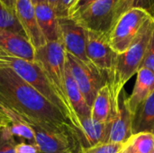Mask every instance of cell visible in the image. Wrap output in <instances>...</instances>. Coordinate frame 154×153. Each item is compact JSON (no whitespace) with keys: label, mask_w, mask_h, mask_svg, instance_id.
I'll return each mask as SVG.
<instances>
[{"label":"cell","mask_w":154,"mask_h":153,"mask_svg":"<svg viewBox=\"0 0 154 153\" xmlns=\"http://www.w3.org/2000/svg\"><path fill=\"white\" fill-rule=\"evenodd\" d=\"M0 100L45 129H76L57 106L9 69H0Z\"/></svg>","instance_id":"1"},{"label":"cell","mask_w":154,"mask_h":153,"mask_svg":"<svg viewBox=\"0 0 154 153\" xmlns=\"http://www.w3.org/2000/svg\"><path fill=\"white\" fill-rule=\"evenodd\" d=\"M153 29L154 18L152 17L143 24L129 48L125 52L117 54L114 66L107 75V83L115 107L118 106L119 96L124 87L142 67Z\"/></svg>","instance_id":"2"},{"label":"cell","mask_w":154,"mask_h":153,"mask_svg":"<svg viewBox=\"0 0 154 153\" xmlns=\"http://www.w3.org/2000/svg\"><path fill=\"white\" fill-rule=\"evenodd\" d=\"M0 69H12L23 81L36 89L47 100L57 106L79 130V121L72 110L60 99L42 69L34 62L0 51Z\"/></svg>","instance_id":"3"},{"label":"cell","mask_w":154,"mask_h":153,"mask_svg":"<svg viewBox=\"0 0 154 153\" xmlns=\"http://www.w3.org/2000/svg\"><path fill=\"white\" fill-rule=\"evenodd\" d=\"M66 56L67 51L60 40L49 41L39 49L34 50L33 61L42 69L60 99L72 110L67 98L65 88Z\"/></svg>","instance_id":"4"},{"label":"cell","mask_w":154,"mask_h":153,"mask_svg":"<svg viewBox=\"0 0 154 153\" xmlns=\"http://www.w3.org/2000/svg\"><path fill=\"white\" fill-rule=\"evenodd\" d=\"M18 115L24 124L32 129L35 145L39 153H79L80 151L81 144L76 129L48 130L27 120L19 113Z\"/></svg>","instance_id":"5"},{"label":"cell","mask_w":154,"mask_h":153,"mask_svg":"<svg viewBox=\"0 0 154 153\" xmlns=\"http://www.w3.org/2000/svg\"><path fill=\"white\" fill-rule=\"evenodd\" d=\"M152 17L142 9H133L121 15L108 33L109 43L114 51L117 54L125 52L138 36L143 24Z\"/></svg>","instance_id":"6"},{"label":"cell","mask_w":154,"mask_h":153,"mask_svg":"<svg viewBox=\"0 0 154 153\" xmlns=\"http://www.w3.org/2000/svg\"><path fill=\"white\" fill-rule=\"evenodd\" d=\"M66 58L67 66L75 82L91 107L98 90L107 82V76L68 52Z\"/></svg>","instance_id":"7"},{"label":"cell","mask_w":154,"mask_h":153,"mask_svg":"<svg viewBox=\"0 0 154 153\" xmlns=\"http://www.w3.org/2000/svg\"><path fill=\"white\" fill-rule=\"evenodd\" d=\"M118 0H97L83 12L72 17L86 30L109 33L116 23V6Z\"/></svg>","instance_id":"8"},{"label":"cell","mask_w":154,"mask_h":153,"mask_svg":"<svg viewBox=\"0 0 154 153\" xmlns=\"http://www.w3.org/2000/svg\"><path fill=\"white\" fill-rule=\"evenodd\" d=\"M86 33V54L88 61L95 69L107 76L117 56L110 46L108 33L88 30Z\"/></svg>","instance_id":"9"},{"label":"cell","mask_w":154,"mask_h":153,"mask_svg":"<svg viewBox=\"0 0 154 153\" xmlns=\"http://www.w3.org/2000/svg\"><path fill=\"white\" fill-rule=\"evenodd\" d=\"M60 40L66 51L83 62L91 65L86 54L87 30L70 16L58 17Z\"/></svg>","instance_id":"10"},{"label":"cell","mask_w":154,"mask_h":153,"mask_svg":"<svg viewBox=\"0 0 154 153\" xmlns=\"http://www.w3.org/2000/svg\"><path fill=\"white\" fill-rule=\"evenodd\" d=\"M126 96L123 90L119 96L118 107L108 124V134L106 143L124 144L132 135L133 115L126 104Z\"/></svg>","instance_id":"11"},{"label":"cell","mask_w":154,"mask_h":153,"mask_svg":"<svg viewBox=\"0 0 154 153\" xmlns=\"http://www.w3.org/2000/svg\"><path fill=\"white\" fill-rule=\"evenodd\" d=\"M14 13L33 49L45 45L47 41L39 27L33 3L31 0H17Z\"/></svg>","instance_id":"12"},{"label":"cell","mask_w":154,"mask_h":153,"mask_svg":"<svg viewBox=\"0 0 154 153\" xmlns=\"http://www.w3.org/2000/svg\"><path fill=\"white\" fill-rule=\"evenodd\" d=\"M0 51L29 61L34 58V49L28 39L5 29H0Z\"/></svg>","instance_id":"13"},{"label":"cell","mask_w":154,"mask_h":153,"mask_svg":"<svg viewBox=\"0 0 154 153\" xmlns=\"http://www.w3.org/2000/svg\"><path fill=\"white\" fill-rule=\"evenodd\" d=\"M153 92L154 72L146 68H141L136 73L134 87L131 95L126 97V104L132 115Z\"/></svg>","instance_id":"14"},{"label":"cell","mask_w":154,"mask_h":153,"mask_svg":"<svg viewBox=\"0 0 154 153\" xmlns=\"http://www.w3.org/2000/svg\"><path fill=\"white\" fill-rule=\"evenodd\" d=\"M79 137L81 148H91L106 143L108 134V124L93 120L90 116L79 119Z\"/></svg>","instance_id":"15"},{"label":"cell","mask_w":154,"mask_h":153,"mask_svg":"<svg viewBox=\"0 0 154 153\" xmlns=\"http://www.w3.org/2000/svg\"><path fill=\"white\" fill-rule=\"evenodd\" d=\"M34 8L39 27L46 41H60L59 20L55 9L47 1L34 5Z\"/></svg>","instance_id":"16"},{"label":"cell","mask_w":154,"mask_h":153,"mask_svg":"<svg viewBox=\"0 0 154 153\" xmlns=\"http://www.w3.org/2000/svg\"><path fill=\"white\" fill-rule=\"evenodd\" d=\"M117 107L118 106L115 107L113 105L109 85L106 82L98 90L94 99V102L91 106L90 117L97 122L107 124L113 115L116 113Z\"/></svg>","instance_id":"17"},{"label":"cell","mask_w":154,"mask_h":153,"mask_svg":"<svg viewBox=\"0 0 154 153\" xmlns=\"http://www.w3.org/2000/svg\"><path fill=\"white\" fill-rule=\"evenodd\" d=\"M65 88L66 95L69 103L76 115L78 121L80 118L89 117L91 113V107L88 105L84 96L79 90L77 83L75 82L66 61V72H65Z\"/></svg>","instance_id":"18"},{"label":"cell","mask_w":154,"mask_h":153,"mask_svg":"<svg viewBox=\"0 0 154 153\" xmlns=\"http://www.w3.org/2000/svg\"><path fill=\"white\" fill-rule=\"evenodd\" d=\"M154 130V92L138 107L133 115V134L139 133H152Z\"/></svg>","instance_id":"19"},{"label":"cell","mask_w":154,"mask_h":153,"mask_svg":"<svg viewBox=\"0 0 154 153\" xmlns=\"http://www.w3.org/2000/svg\"><path fill=\"white\" fill-rule=\"evenodd\" d=\"M123 150L134 153H152L154 151V134L147 132L133 134L123 144Z\"/></svg>","instance_id":"20"},{"label":"cell","mask_w":154,"mask_h":153,"mask_svg":"<svg viewBox=\"0 0 154 153\" xmlns=\"http://www.w3.org/2000/svg\"><path fill=\"white\" fill-rule=\"evenodd\" d=\"M133 9H142L154 18V0H118L116 6V22L125 13Z\"/></svg>","instance_id":"21"},{"label":"cell","mask_w":154,"mask_h":153,"mask_svg":"<svg viewBox=\"0 0 154 153\" xmlns=\"http://www.w3.org/2000/svg\"><path fill=\"white\" fill-rule=\"evenodd\" d=\"M0 29H5L26 37L23 29L18 22L15 13L6 8L0 1ZM27 38V37H26Z\"/></svg>","instance_id":"22"},{"label":"cell","mask_w":154,"mask_h":153,"mask_svg":"<svg viewBox=\"0 0 154 153\" xmlns=\"http://www.w3.org/2000/svg\"><path fill=\"white\" fill-rule=\"evenodd\" d=\"M16 142L9 126L0 128V153H15Z\"/></svg>","instance_id":"23"},{"label":"cell","mask_w":154,"mask_h":153,"mask_svg":"<svg viewBox=\"0 0 154 153\" xmlns=\"http://www.w3.org/2000/svg\"><path fill=\"white\" fill-rule=\"evenodd\" d=\"M123 144L102 143L91 148H81L79 153H121Z\"/></svg>","instance_id":"24"},{"label":"cell","mask_w":154,"mask_h":153,"mask_svg":"<svg viewBox=\"0 0 154 153\" xmlns=\"http://www.w3.org/2000/svg\"><path fill=\"white\" fill-rule=\"evenodd\" d=\"M141 68H146L154 72V29L147 46V50L145 52V56Z\"/></svg>","instance_id":"25"},{"label":"cell","mask_w":154,"mask_h":153,"mask_svg":"<svg viewBox=\"0 0 154 153\" xmlns=\"http://www.w3.org/2000/svg\"><path fill=\"white\" fill-rule=\"evenodd\" d=\"M77 0H59L57 8L55 10L58 17L69 16V10Z\"/></svg>","instance_id":"26"},{"label":"cell","mask_w":154,"mask_h":153,"mask_svg":"<svg viewBox=\"0 0 154 153\" xmlns=\"http://www.w3.org/2000/svg\"><path fill=\"white\" fill-rule=\"evenodd\" d=\"M95 1H97V0H77L75 2V4L73 5V6L71 7V9L69 10V16L74 17V16L78 15L79 14L83 12L88 6H89Z\"/></svg>","instance_id":"27"},{"label":"cell","mask_w":154,"mask_h":153,"mask_svg":"<svg viewBox=\"0 0 154 153\" xmlns=\"http://www.w3.org/2000/svg\"><path fill=\"white\" fill-rule=\"evenodd\" d=\"M15 153H39V151L35 144L21 142L15 146Z\"/></svg>","instance_id":"28"},{"label":"cell","mask_w":154,"mask_h":153,"mask_svg":"<svg viewBox=\"0 0 154 153\" xmlns=\"http://www.w3.org/2000/svg\"><path fill=\"white\" fill-rule=\"evenodd\" d=\"M0 1L3 3V5L6 8H8L10 11L14 13V11H15V5H16V1L17 0H0Z\"/></svg>","instance_id":"29"},{"label":"cell","mask_w":154,"mask_h":153,"mask_svg":"<svg viewBox=\"0 0 154 153\" xmlns=\"http://www.w3.org/2000/svg\"><path fill=\"white\" fill-rule=\"evenodd\" d=\"M9 125H10L9 119L0 112V128L1 127H7Z\"/></svg>","instance_id":"30"},{"label":"cell","mask_w":154,"mask_h":153,"mask_svg":"<svg viewBox=\"0 0 154 153\" xmlns=\"http://www.w3.org/2000/svg\"><path fill=\"white\" fill-rule=\"evenodd\" d=\"M55 10L57 8V5H58V3H59V0H46Z\"/></svg>","instance_id":"31"},{"label":"cell","mask_w":154,"mask_h":153,"mask_svg":"<svg viewBox=\"0 0 154 153\" xmlns=\"http://www.w3.org/2000/svg\"><path fill=\"white\" fill-rule=\"evenodd\" d=\"M31 1L33 3V5H36L38 3H41V2H43V1H46V0H31Z\"/></svg>","instance_id":"32"},{"label":"cell","mask_w":154,"mask_h":153,"mask_svg":"<svg viewBox=\"0 0 154 153\" xmlns=\"http://www.w3.org/2000/svg\"><path fill=\"white\" fill-rule=\"evenodd\" d=\"M121 153H134V152H131V151H125V150H123V148H122Z\"/></svg>","instance_id":"33"},{"label":"cell","mask_w":154,"mask_h":153,"mask_svg":"<svg viewBox=\"0 0 154 153\" xmlns=\"http://www.w3.org/2000/svg\"><path fill=\"white\" fill-rule=\"evenodd\" d=\"M152 133H153V134H154V130H153V131H152Z\"/></svg>","instance_id":"34"},{"label":"cell","mask_w":154,"mask_h":153,"mask_svg":"<svg viewBox=\"0 0 154 153\" xmlns=\"http://www.w3.org/2000/svg\"><path fill=\"white\" fill-rule=\"evenodd\" d=\"M152 153H154V151H153V152H152Z\"/></svg>","instance_id":"35"}]
</instances>
